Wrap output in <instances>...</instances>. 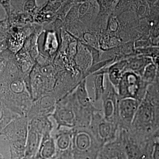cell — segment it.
<instances>
[{
    "mask_svg": "<svg viewBox=\"0 0 159 159\" xmlns=\"http://www.w3.org/2000/svg\"><path fill=\"white\" fill-rule=\"evenodd\" d=\"M71 130V150L74 159H97L103 145L89 127H75Z\"/></svg>",
    "mask_w": 159,
    "mask_h": 159,
    "instance_id": "1",
    "label": "cell"
},
{
    "mask_svg": "<svg viewBox=\"0 0 159 159\" xmlns=\"http://www.w3.org/2000/svg\"><path fill=\"white\" fill-rule=\"evenodd\" d=\"M150 84L144 81L140 75L130 70H125L116 91L120 99L131 98L141 102L146 96Z\"/></svg>",
    "mask_w": 159,
    "mask_h": 159,
    "instance_id": "2",
    "label": "cell"
},
{
    "mask_svg": "<svg viewBox=\"0 0 159 159\" xmlns=\"http://www.w3.org/2000/svg\"><path fill=\"white\" fill-rule=\"evenodd\" d=\"M156 120V110L152 100L146 93L140 102L131 127L137 133H149L154 127Z\"/></svg>",
    "mask_w": 159,
    "mask_h": 159,
    "instance_id": "3",
    "label": "cell"
},
{
    "mask_svg": "<svg viewBox=\"0 0 159 159\" xmlns=\"http://www.w3.org/2000/svg\"><path fill=\"white\" fill-rule=\"evenodd\" d=\"M101 111L97 110L93 113L89 127L98 141L104 146L116 139L119 125L105 120Z\"/></svg>",
    "mask_w": 159,
    "mask_h": 159,
    "instance_id": "4",
    "label": "cell"
},
{
    "mask_svg": "<svg viewBox=\"0 0 159 159\" xmlns=\"http://www.w3.org/2000/svg\"><path fill=\"white\" fill-rule=\"evenodd\" d=\"M52 116L58 125V130L61 126L77 127V116L71 96L64 97L57 102Z\"/></svg>",
    "mask_w": 159,
    "mask_h": 159,
    "instance_id": "5",
    "label": "cell"
},
{
    "mask_svg": "<svg viewBox=\"0 0 159 159\" xmlns=\"http://www.w3.org/2000/svg\"><path fill=\"white\" fill-rule=\"evenodd\" d=\"M102 116L109 122L119 125L118 104L120 98L117 92L109 80L106 82L105 90L102 94Z\"/></svg>",
    "mask_w": 159,
    "mask_h": 159,
    "instance_id": "6",
    "label": "cell"
},
{
    "mask_svg": "<svg viewBox=\"0 0 159 159\" xmlns=\"http://www.w3.org/2000/svg\"><path fill=\"white\" fill-rule=\"evenodd\" d=\"M140 102L131 98L120 99L118 104L119 127L127 130L131 127Z\"/></svg>",
    "mask_w": 159,
    "mask_h": 159,
    "instance_id": "7",
    "label": "cell"
},
{
    "mask_svg": "<svg viewBox=\"0 0 159 159\" xmlns=\"http://www.w3.org/2000/svg\"><path fill=\"white\" fill-rule=\"evenodd\" d=\"M120 139L106 144L97 159H128L125 146L120 134Z\"/></svg>",
    "mask_w": 159,
    "mask_h": 159,
    "instance_id": "8",
    "label": "cell"
},
{
    "mask_svg": "<svg viewBox=\"0 0 159 159\" xmlns=\"http://www.w3.org/2000/svg\"><path fill=\"white\" fill-rule=\"evenodd\" d=\"M50 132L43 134L39 150L34 159H52L56 156V146L54 138Z\"/></svg>",
    "mask_w": 159,
    "mask_h": 159,
    "instance_id": "9",
    "label": "cell"
},
{
    "mask_svg": "<svg viewBox=\"0 0 159 159\" xmlns=\"http://www.w3.org/2000/svg\"><path fill=\"white\" fill-rule=\"evenodd\" d=\"M127 64L125 70H130L137 74L142 76L146 67L150 63H152V60L150 57L141 55H136L127 58Z\"/></svg>",
    "mask_w": 159,
    "mask_h": 159,
    "instance_id": "10",
    "label": "cell"
},
{
    "mask_svg": "<svg viewBox=\"0 0 159 159\" xmlns=\"http://www.w3.org/2000/svg\"><path fill=\"white\" fill-rule=\"evenodd\" d=\"M54 140L56 146V156L71 151V130L63 131L55 136Z\"/></svg>",
    "mask_w": 159,
    "mask_h": 159,
    "instance_id": "11",
    "label": "cell"
},
{
    "mask_svg": "<svg viewBox=\"0 0 159 159\" xmlns=\"http://www.w3.org/2000/svg\"><path fill=\"white\" fill-rule=\"evenodd\" d=\"M127 60L123 59L113 64L108 69V80L114 87L117 89L123 73L125 71Z\"/></svg>",
    "mask_w": 159,
    "mask_h": 159,
    "instance_id": "12",
    "label": "cell"
},
{
    "mask_svg": "<svg viewBox=\"0 0 159 159\" xmlns=\"http://www.w3.org/2000/svg\"><path fill=\"white\" fill-rule=\"evenodd\" d=\"M105 72L102 71L95 75L94 79V100L98 102L102 99V94L105 90Z\"/></svg>",
    "mask_w": 159,
    "mask_h": 159,
    "instance_id": "13",
    "label": "cell"
},
{
    "mask_svg": "<svg viewBox=\"0 0 159 159\" xmlns=\"http://www.w3.org/2000/svg\"><path fill=\"white\" fill-rule=\"evenodd\" d=\"M133 7L136 15L140 18H146L150 13V8L145 0H135Z\"/></svg>",
    "mask_w": 159,
    "mask_h": 159,
    "instance_id": "14",
    "label": "cell"
},
{
    "mask_svg": "<svg viewBox=\"0 0 159 159\" xmlns=\"http://www.w3.org/2000/svg\"><path fill=\"white\" fill-rule=\"evenodd\" d=\"M157 67L154 64L150 63L144 69L143 73L142 79L149 84H152L154 82L157 75Z\"/></svg>",
    "mask_w": 159,
    "mask_h": 159,
    "instance_id": "15",
    "label": "cell"
},
{
    "mask_svg": "<svg viewBox=\"0 0 159 159\" xmlns=\"http://www.w3.org/2000/svg\"><path fill=\"white\" fill-rule=\"evenodd\" d=\"M159 37V17L155 21L153 26L150 30L149 38L150 40H153Z\"/></svg>",
    "mask_w": 159,
    "mask_h": 159,
    "instance_id": "16",
    "label": "cell"
},
{
    "mask_svg": "<svg viewBox=\"0 0 159 159\" xmlns=\"http://www.w3.org/2000/svg\"><path fill=\"white\" fill-rule=\"evenodd\" d=\"M150 154L151 156L150 159H159V142L156 141L154 142Z\"/></svg>",
    "mask_w": 159,
    "mask_h": 159,
    "instance_id": "17",
    "label": "cell"
},
{
    "mask_svg": "<svg viewBox=\"0 0 159 159\" xmlns=\"http://www.w3.org/2000/svg\"><path fill=\"white\" fill-rule=\"evenodd\" d=\"M150 57L152 58L153 63L157 67H159V50L152 54Z\"/></svg>",
    "mask_w": 159,
    "mask_h": 159,
    "instance_id": "18",
    "label": "cell"
},
{
    "mask_svg": "<svg viewBox=\"0 0 159 159\" xmlns=\"http://www.w3.org/2000/svg\"><path fill=\"white\" fill-rule=\"evenodd\" d=\"M158 0H145L146 3L148 4V6L149 7L150 9L153 7L154 5L157 2Z\"/></svg>",
    "mask_w": 159,
    "mask_h": 159,
    "instance_id": "19",
    "label": "cell"
}]
</instances>
